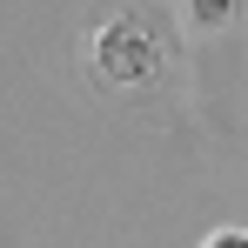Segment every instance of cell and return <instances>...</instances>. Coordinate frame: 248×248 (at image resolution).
I'll return each mask as SVG.
<instances>
[{
	"mask_svg": "<svg viewBox=\"0 0 248 248\" xmlns=\"http://www.w3.org/2000/svg\"><path fill=\"white\" fill-rule=\"evenodd\" d=\"M215 14H235V0H188V20H195V27H208Z\"/></svg>",
	"mask_w": 248,
	"mask_h": 248,
	"instance_id": "cell-1",
	"label": "cell"
},
{
	"mask_svg": "<svg viewBox=\"0 0 248 248\" xmlns=\"http://www.w3.org/2000/svg\"><path fill=\"white\" fill-rule=\"evenodd\" d=\"M208 248H248V235H242V228H228V235H208Z\"/></svg>",
	"mask_w": 248,
	"mask_h": 248,
	"instance_id": "cell-2",
	"label": "cell"
}]
</instances>
